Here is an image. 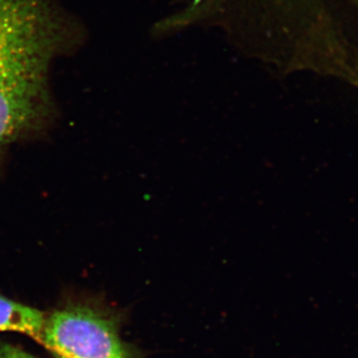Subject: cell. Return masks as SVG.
<instances>
[{"label": "cell", "mask_w": 358, "mask_h": 358, "mask_svg": "<svg viewBox=\"0 0 358 358\" xmlns=\"http://www.w3.org/2000/svg\"><path fill=\"white\" fill-rule=\"evenodd\" d=\"M0 358H37L20 346L0 341Z\"/></svg>", "instance_id": "cell-6"}, {"label": "cell", "mask_w": 358, "mask_h": 358, "mask_svg": "<svg viewBox=\"0 0 358 358\" xmlns=\"http://www.w3.org/2000/svg\"><path fill=\"white\" fill-rule=\"evenodd\" d=\"M336 4L358 34V0H336Z\"/></svg>", "instance_id": "cell-5"}, {"label": "cell", "mask_w": 358, "mask_h": 358, "mask_svg": "<svg viewBox=\"0 0 358 358\" xmlns=\"http://www.w3.org/2000/svg\"><path fill=\"white\" fill-rule=\"evenodd\" d=\"M120 319L93 296H73L46 313L36 341L55 358H140L122 338Z\"/></svg>", "instance_id": "cell-2"}, {"label": "cell", "mask_w": 358, "mask_h": 358, "mask_svg": "<svg viewBox=\"0 0 358 358\" xmlns=\"http://www.w3.org/2000/svg\"><path fill=\"white\" fill-rule=\"evenodd\" d=\"M57 26L0 54V152L48 115L46 72Z\"/></svg>", "instance_id": "cell-1"}, {"label": "cell", "mask_w": 358, "mask_h": 358, "mask_svg": "<svg viewBox=\"0 0 358 358\" xmlns=\"http://www.w3.org/2000/svg\"><path fill=\"white\" fill-rule=\"evenodd\" d=\"M55 24L40 0H0V54Z\"/></svg>", "instance_id": "cell-3"}, {"label": "cell", "mask_w": 358, "mask_h": 358, "mask_svg": "<svg viewBox=\"0 0 358 358\" xmlns=\"http://www.w3.org/2000/svg\"><path fill=\"white\" fill-rule=\"evenodd\" d=\"M46 313L0 294V333H20L38 339Z\"/></svg>", "instance_id": "cell-4"}, {"label": "cell", "mask_w": 358, "mask_h": 358, "mask_svg": "<svg viewBox=\"0 0 358 358\" xmlns=\"http://www.w3.org/2000/svg\"><path fill=\"white\" fill-rule=\"evenodd\" d=\"M200 1H201V0H194V3L195 4L199 3Z\"/></svg>", "instance_id": "cell-7"}]
</instances>
